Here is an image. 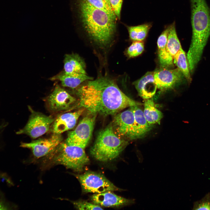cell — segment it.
Returning a JSON list of instances; mask_svg holds the SVG:
<instances>
[{
	"instance_id": "6da1fadb",
	"label": "cell",
	"mask_w": 210,
	"mask_h": 210,
	"mask_svg": "<svg viewBox=\"0 0 210 210\" xmlns=\"http://www.w3.org/2000/svg\"><path fill=\"white\" fill-rule=\"evenodd\" d=\"M76 93L78 107L94 115H114L127 107L142 104L126 95L113 79L105 76L88 80Z\"/></svg>"
},
{
	"instance_id": "7a4b0ae2",
	"label": "cell",
	"mask_w": 210,
	"mask_h": 210,
	"mask_svg": "<svg viewBox=\"0 0 210 210\" xmlns=\"http://www.w3.org/2000/svg\"><path fill=\"white\" fill-rule=\"evenodd\" d=\"M71 5L79 26L88 37L100 47L109 45L116 31L117 17L85 0H72Z\"/></svg>"
},
{
	"instance_id": "3957f363",
	"label": "cell",
	"mask_w": 210,
	"mask_h": 210,
	"mask_svg": "<svg viewBox=\"0 0 210 210\" xmlns=\"http://www.w3.org/2000/svg\"><path fill=\"white\" fill-rule=\"evenodd\" d=\"M128 144V142L115 133L109 125L98 134L90 153L96 160L107 162L117 158Z\"/></svg>"
},
{
	"instance_id": "277c9868",
	"label": "cell",
	"mask_w": 210,
	"mask_h": 210,
	"mask_svg": "<svg viewBox=\"0 0 210 210\" xmlns=\"http://www.w3.org/2000/svg\"><path fill=\"white\" fill-rule=\"evenodd\" d=\"M192 35L191 46L203 49L210 36V10L205 0H191Z\"/></svg>"
},
{
	"instance_id": "5b68a950",
	"label": "cell",
	"mask_w": 210,
	"mask_h": 210,
	"mask_svg": "<svg viewBox=\"0 0 210 210\" xmlns=\"http://www.w3.org/2000/svg\"><path fill=\"white\" fill-rule=\"evenodd\" d=\"M48 161L53 164H61L77 172L82 171L89 162L84 149L61 142L47 155Z\"/></svg>"
},
{
	"instance_id": "8992f818",
	"label": "cell",
	"mask_w": 210,
	"mask_h": 210,
	"mask_svg": "<svg viewBox=\"0 0 210 210\" xmlns=\"http://www.w3.org/2000/svg\"><path fill=\"white\" fill-rule=\"evenodd\" d=\"M76 177L83 191L85 192L99 193L121 190L100 173L88 171L81 174L76 175Z\"/></svg>"
},
{
	"instance_id": "52a82bcc",
	"label": "cell",
	"mask_w": 210,
	"mask_h": 210,
	"mask_svg": "<svg viewBox=\"0 0 210 210\" xmlns=\"http://www.w3.org/2000/svg\"><path fill=\"white\" fill-rule=\"evenodd\" d=\"M96 116L85 117L80 122L73 131L69 132L64 142L67 144L84 149L91 137Z\"/></svg>"
},
{
	"instance_id": "ba28073f",
	"label": "cell",
	"mask_w": 210,
	"mask_h": 210,
	"mask_svg": "<svg viewBox=\"0 0 210 210\" xmlns=\"http://www.w3.org/2000/svg\"><path fill=\"white\" fill-rule=\"evenodd\" d=\"M31 110V114L26 125L16 133L26 134L34 139L48 132L54 119L51 116Z\"/></svg>"
},
{
	"instance_id": "9c48e42d",
	"label": "cell",
	"mask_w": 210,
	"mask_h": 210,
	"mask_svg": "<svg viewBox=\"0 0 210 210\" xmlns=\"http://www.w3.org/2000/svg\"><path fill=\"white\" fill-rule=\"evenodd\" d=\"M112 124L114 131L118 136L125 139H135L134 118L131 107L116 115Z\"/></svg>"
},
{
	"instance_id": "30bf717a",
	"label": "cell",
	"mask_w": 210,
	"mask_h": 210,
	"mask_svg": "<svg viewBox=\"0 0 210 210\" xmlns=\"http://www.w3.org/2000/svg\"><path fill=\"white\" fill-rule=\"evenodd\" d=\"M61 134H53L48 138L39 139L30 143H21V147L31 149L37 158L46 156L52 151L61 142Z\"/></svg>"
},
{
	"instance_id": "8fae6325",
	"label": "cell",
	"mask_w": 210,
	"mask_h": 210,
	"mask_svg": "<svg viewBox=\"0 0 210 210\" xmlns=\"http://www.w3.org/2000/svg\"><path fill=\"white\" fill-rule=\"evenodd\" d=\"M47 100L49 108L55 112L69 109L76 101L75 97L58 85H55Z\"/></svg>"
},
{
	"instance_id": "7c38bea8",
	"label": "cell",
	"mask_w": 210,
	"mask_h": 210,
	"mask_svg": "<svg viewBox=\"0 0 210 210\" xmlns=\"http://www.w3.org/2000/svg\"><path fill=\"white\" fill-rule=\"evenodd\" d=\"M184 77L178 68L170 69L162 68L154 72V77L157 88L166 90L173 87Z\"/></svg>"
},
{
	"instance_id": "4fadbf2b",
	"label": "cell",
	"mask_w": 210,
	"mask_h": 210,
	"mask_svg": "<svg viewBox=\"0 0 210 210\" xmlns=\"http://www.w3.org/2000/svg\"><path fill=\"white\" fill-rule=\"evenodd\" d=\"M93 203L100 206L117 207L133 204V200L126 199L118 196L111 191L95 193L91 197Z\"/></svg>"
},
{
	"instance_id": "5bb4252c",
	"label": "cell",
	"mask_w": 210,
	"mask_h": 210,
	"mask_svg": "<svg viewBox=\"0 0 210 210\" xmlns=\"http://www.w3.org/2000/svg\"><path fill=\"white\" fill-rule=\"evenodd\" d=\"M83 111L81 109L73 112L66 113L58 116L52 123V132L54 134H61L73 128Z\"/></svg>"
},
{
	"instance_id": "9a60e30c",
	"label": "cell",
	"mask_w": 210,
	"mask_h": 210,
	"mask_svg": "<svg viewBox=\"0 0 210 210\" xmlns=\"http://www.w3.org/2000/svg\"><path fill=\"white\" fill-rule=\"evenodd\" d=\"M133 84L139 95L145 100L152 98L157 88L154 77V72H147Z\"/></svg>"
},
{
	"instance_id": "2e32d148",
	"label": "cell",
	"mask_w": 210,
	"mask_h": 210,
	"mask_svg": "<svg viewBox=\"0 0 210 210\" xmlns=\"http://www.w3.org/2000/svg\"><path fill=\"white\" fill-rule=\"evenodd\" d=\"M93 79V78L86 74H68L64 71L51 78L52 80H59L63 86L72 89L77 88L84 81Z\"/></svg>"
},
{
	"instance_id": "e0dca14e",
	"label": "cell",
	"mask_w": 210,
	"mask_h": 210,
	"mask_svg": "<svg viewBox=\"0 0 210 210\" xmlns=\"http://www.w3.org/2000/svg\"><path fill=\"white\" fill-rule=\"evenodd\" d=\"M134 118L135 139L142 138L152 128L153 125L147 121L143 111L138 106H131Z\"/></svg>"
},
{
	"instance_id": "ac0fdd59",
	"label": "cell",
	"mask_w": 210,
	"mask_h": 210,
	"mask_svg": "<svg viewBox=\"0 0 210 210\" xmlns=\"http://www.w3.org/2000/svg\"><path fill=\"white\" fill-rule=\"evenodd\" d=\"M169 31V26L162 33L157 40L158 60L162 68H169L174 66L173 62L170 59L166 49Z\"/></svg>"
},
{
	"instance_id": "d6986e66",
	"label": "cell",
	"mask_w": 210,
	"mask_h": 210,
	"mask_svg": "<svg viewBox=\"0 0 210 210\" xmlns=\"http://www.w3.org/2000/svg\"><path fill=\"white\" fill-rule=\"evenodd\" d=\"M64 71L68 74H86L84 61L78 54L65 55L64 60Z\"/></svg>"
},
{
	"instance_id": "ffe728a7",
	"label": "cell",
	"mask_w": 210,
	"mask_h": 210,
	"mask_svg": "<svg viewBox=\"0 0 210 210\" xmlns=\"http://www.w3.org/2000/svg\"><path fill=\"white\" fill-rule=\"evenodd\" d=\"M182 48L178 37L175 28V22L169 26L167 41L166 49L170 59L173 62L174 56Z\"/></svg>"
},
{
	"instance_id": "44dd1931",
	"label": "cell",
	"mask_w": 210,
	"mask_h": 210,
	"mask_svg": "<svg viewBox=\"0 0 210 210\" xmlns=\"http://www.w3.org/2000/svg\"><path fill=\"white\" fill-rule=\"evenodd\" d=\"M143 113L147 121L151 125L160 123L163 117L162 113L156 108L153 101L150 99H145Z\"/></svg>"
},
{
	"instance_id": "7402d4cb",
	"label": "cell",
	"mask_w": 210,
	"mask_h": 210,
	"mask_svg": "<svg viewBox=\"0 0 210 210\" xmlns=\"http://www.w3.org/2000/svg\"><path fill=\"white\" fill-rule=\"evenodd\" d=\"M151 27V24L149 23L135 26H127L130 39L133 41H143L146 37Z\"/></svg>"
},
{
	"instance_id": "603a6c76",
	"label": "cell",
	"mask_w": 210,
	"mask_h": 210,
	"mask_svg": "<svg viewBox=\"0 0 210 210\" xmlns=\"http://www.w3.org/2000/svg\"><path fill=\"white\" fill-rule=\"evenodd\" d=\"M173 63L181 71L188 82L190 83L192 78L187 57L185 52L182 48L174 56Z\"/></svg>"
},
{
	"instance_id": "cb8c5ba5",
	"label": "cell",
	"mask_w": 210,
	"mask_h": 210,
	"mask_svg": "<svg viewBox=\"0 0 210 210\" xmlns=\"http://www.w3.org/2000/svg\"><path fill=\"white\" fill-rule=\"evenodd\" d=\"M144 43L142 41H133L126 50L129 58H133L140 55L144 50Z\"/></svg>"
},
{
	"instance_id": "d4e9b609",
	"label": "cell",
	"mask_w": 210,
	"mask_h": 210,
	"mask_svg": "<svg viewBox=\"0 0 210 210\" xmlns=\"http://www.w3.org/2000/svg\"><path fill=\"white\" fill-rule=\"evenodd\" d=\"M75 207L79 210H102L101 206L87 202L79 200L72 202Z\"/></svg>"
},
{
	"instance_id": "484cf974",
	"label": "cell",
	"mask_w": 210,
	"mask_h": 210,
	"mask_svg": "<svg viewBox=\"0 0 210 210\" xmlns=\"http://www.w3.org/2000/svg\"><path fill=\"white\" fill-rule=\"evenodd\" d=\"M93 6L102 9L112 15L116 17L112 9L110 8L103 0H85Z\"/></svg>"
},
{
	"instance_id": "4316f807",
	"label": "cell",
	"mask_w": 210,
	"mask_h": 210,
	"mask_svg": "<svg viewBox=\"0 0 210 210\" xmlns=\"http://www.w3.org/2000/svg\"><path fill=\"white\" fill-rule=\"evenodd\" d=\"M193 209L210 210V194L206 195L200 200L195 202Z\"/></svg>"
},
{
	"instance_id": "83f0119b",
	"label": "cell",
	"mask_w": 210,
	"mask_h": 210,
	"mask_svg": "<svg viewBox=\"0 0 210 210\" xmlns=\"http://www.w3.org/2000/svg\"><path fill=\"white\" fill-rule=\"evenodd\" d=\"M15 208V205L7 201L4 194L0 190V210H11Z\"/></svg>"
},
{
	"instance_id": "f1b7e54d",
	"label": "cell",
	"mask_w": 210,
	"mask_h": 210,
	"mask_svg": "<svg viewBox=\"0 0 210 210\" xmlns=\"http://www.w3.org/2000/svg\"><path fill=\"white\" fill-rule=\"evenodd\" d=\"M111 8L117 18L120 19L123 0H110Z\"/></svg>"
},
{
	"instance_id": "f546056e",
	"label": "cell",
	"mask_w": 210,
	"mask_h": 210,
	"mask_svg": "<svg viewBox=\"0 0 210 210\" xmlns=\"http://www.w3.org/2000/svg\"><path fill=\"white\" fill-rule=\"evenodd\" d=\"M0 179L5 180L7 183L10 185H13V183L11 179L6 174L0 172Z\"/></svg>"
},
{
	"instance_id": "4dcf8cb0",
	"label": "cell",
	"mask_w": 210,
	"mask_h": 210,
	"mask_svg": "<svg viewBox=\"0 0 210 210\" xmlns=\"http://www.w3.org/2000/svg\"><path fill=\"white\" fill-rule=\"evenodd\" d=\"M106 3V4L107 5L111 8H112L110 0H103Z\"/></svg>"
}]
</instances>
